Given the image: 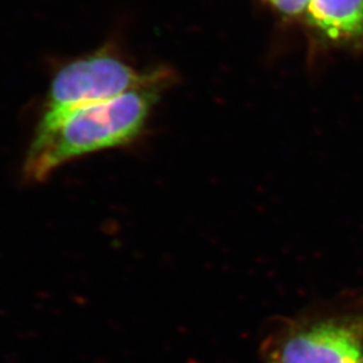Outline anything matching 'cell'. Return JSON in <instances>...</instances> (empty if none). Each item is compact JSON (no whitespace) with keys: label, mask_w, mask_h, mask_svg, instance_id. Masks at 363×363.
Returning a JSON list of instances; mask_svg holds the SVG:
<instances>
[{"label":"cell","mask_w":363,"mask_h":363,"mask_svg":"<svg viewBox=\"0 0 363 363\" xmlns=\"http://www.w3.org/2000/svg\"><path fill=\"white\" fill-rule=\"evenodd\" d=\"M164 82L81 106L49 127H38L25 159V178L45 181L54 169L76 157L135 139L143 130Z\"/></svg>","instance_id":"cell-1"},{"label":"cell","mask_w":363,"mask_h":363,"mask_svg":"<svg viewBox=\"0 0 363 363\" xmlns=\"http://www.w3.org/2000/svg\"><path fill=\"white\" fill-rule=\"evenodd\" d=\"M306 13L325 38L363 46V0H310Z\"/></svg>","instance_id":"cell-4"},{"label":"cell","mask_w":363,"mask_h":363,"mask_svg":"<svg viewBox=\"0 0 363 363\" xmlns=\"http://www.w3.org/2000/svg\"><path fill=\"white\" fill-rule=\"evenodd\" d=\"M274 363H363V315L298 327L281 342Z\"/></svg>","instance_id":"cell-3"},{"label":"cell","mask_w":363,"mask_h":363,"mask_svg":"<svg viewBox=\"0 0 363 363\" xmlns=\"http://www.w3.org/2000/svg\"><path fill=\"white\" fill-rule=\"evenodd\" d=\"M166 79L143 74L113 52H94L64 66L52 78L38 127H49L81 106L101 103Z\"/></svg>","instance_id":"cell-2"},{"label":"cell","mask_w":363,"mask_h":363,"mask_svg":"<svg viewBox=\"0 0 363 363\" xmlns=\"http://www.w3.org/2000/svg\"><path fill=\"white\" fill-rule=\"evenodd\" d=\"M276 10L286 15H300L308 9L310 0H267Z\"/></svg>","instance_id":"cell-5"}]
</instances>
